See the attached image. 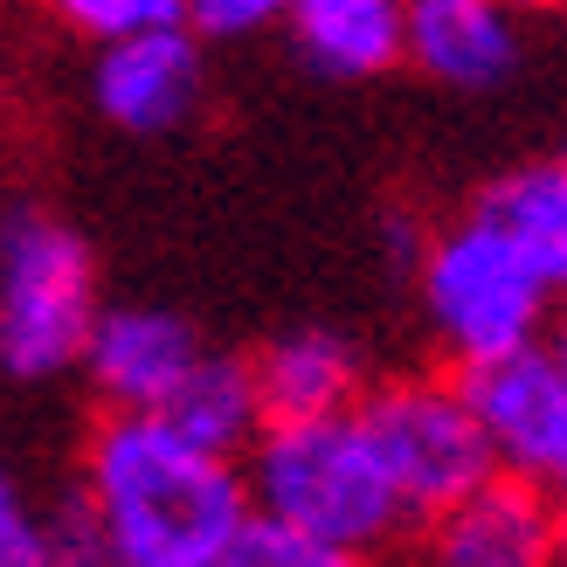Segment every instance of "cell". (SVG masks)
<instances>
[{"label": "cell", "instance_id": "cell-5", "mask_svg": "<svg viewBox=\"0 0 567 567\" xmlns=\"http://www.w3.org/2000/svg\"><path fill=\"white\" fill-rule=\"evenodd\" d=\"M360 436L388 471L394 498L409 505V519H443L450 505H464L477 485H492L498 464L485 450V430L464 402V381H381L360 394Z\"/></svg>", "mask_w": 567, "mask_h": 567}, {"label": "cell", "instance_id": "cell-17", "mask_svg": "<svg viewBox=\"0 0 567 567\" xmlns=\"http://www.w3.org/2000/svg\"><path fill=\"white\" fill-rule=\"evenodd\" d=\"M215 567H360V560L332 554V547H319V540H298L291 526H270V519L249 513V526L229 540V554H221Z\"/></svg>", "mask_w": 567, "mask_h": 567}, {"label": "cell", "instance_id": "cell-2", "mask_svg": "<svg viewBox=\"0 0 567 567\" xmlns=\"http://www.w3.org/2000/svg\"><path fill=\"white\" fill-rule=\"evenodd\" d=\"M243 492L257 519L291 526L298 540H319L347 560L394 547L409 526V505L394 498L353 415L264 422V436L243 457Z\"/></svg>", "mask_w": 567, "mask_h": 567}, {"label": "cell", "instance_id": "cell-1", "mask_svg": "<svg viewBox=\"0 0 567 567\" xmlns=\"http://www.w3.org/2000/svg\"><path fill=\"white\" fill-rule=\"evenodd\" d=\"M104 567H215L249 526L243 464L208 457L153 415H104L76 492Z\"/></svg>", "mask_w": 567, "mask_h": 567}, {"label": "cell", "instance_id": "cell-12", "mask_svg": "<svg viewBox=\"0 0 567 567\" xmlns=\"http://www.w3.org/2000/svg\"><path fill=\"white\" fill-rule=\"evenodd\" d=\"M284 42L319 83H374L402 63L394 0H298L284 8Z\"/></svg>", "mask_w": 567, "mask_h": 567}, {"label": "cell", "instance_id": "cell-4", "mask_svg": "<svg viewBox=\"0 0 567 567\" xmlns=\"http://www.w3.org/2000/svg\"><path fill=\"white\" fill-rule=\"evenodd\" d=\"M415 291H422V319H430L436 347L457 360L464 374L498 367L513 353H533L554 326L547 284L526 270V257L477 208L443 221L436 236H422Z\"/></svg>", "mask_w": 567, "mask_h": 567}, {"label": "cell", "instance_id": "cell-3", "mask_svg": "<svg viewBox=\"0 0 567 567\" xmlns=\"http://www.w3.org/2000/svg\"><path fill=\"white\" fill-rule=\"evenodd\" d=\"M104 319L97 249L49 202L0 208V374L21 388L63 381Z\"/></svg>", "mask_w": 567, "mask_h": 567}, {"label": "cell", "instance_id": "cell-10", "mask_svg": "<svg viewBox=\"0 0 567 567\" xmlns=\"http://www.w3.org/2000/svg\"><path fill=\"white\" fill-rule=\"evenodd\" d=\"M264 415L270 422H319V415H353L367 394V353L339 326H284L249 353Z\"/></svg>", "mask_w": 567, "mask_h": 567}, {"label": "cell", "instance_id": "cell-13", "mask_svg": "<svg viewBox=\"0 0 567 567\" xmlns=\"http://www.w3.org/2000/svg\"><path fill=\"white\" fill-rule=\"evenodd\" d=\"M471 208L526 257V270L547 284V298H567V153L505 166Z\"/></svg>", "mask_w": 567, "mask_h": 567}, {"label": "cell", "instance_id": "cell-18", "mask_svg": "<svg viewBox=\"0 0 567 567\" xmlns=\"http://www.w3.org/2000/svg\"><path fill=\"white\" fill-rule=\"evenodd\" d=\"M187 28L194 42H257L270 35V28H284V8L277 0H194L187 8Z\"/></svg>", "mask_w": 567, "mask_h": 567}, {"label": "cell", "instance_id": "cell-11", "mask_svg": "<svg viewBox=\"0 0 567 567\" xmlns=\"http://www.w3.org/2000/svg\"><path fill=\"white\" fill-rule=\"evenodd\" d=\"M430 567H554V498L492 477L430 519Z\"/></svg>", "mask_w": 567, "mask_h": 567}, {"label": "cell", "instance_id": "cell-7", "mask_svg": "<svg viewBox=\"0 0 567 567\" xmlns=\"http://www.w3.org/2000/svg\"><path fill=\"white\" fill-rule=\"evenodd\" d=\"M208 104V49L194 28H146L91 55V111L125 138H174Z\"/></svg>", "mask_w": 567, "mask_h": 567}, {"label": "cell", "instance_id": "cell-9", "mask_svg": "<svg viewBox=\"0 0 567 567\" xmlns=\"http://www.w3.org/2000/svg\"><path fill=\"white\" fill-rule=\"evenodd\" d=\"M402 63H415L436 91L498 97L526 70V28L498 0H415L402 8Z\"/></svg>", "mask_w": 567, "mask_h": 567}, {"label": "cell", "instance_id": "cell-20", "mask_svg": "<svg viewBox=\"0 0 567 567\" xmlns=\"http://www.w3.org/2000/svg\"><path fill=\"white\" fill-rule=\"evenodd\" d=\"M554 567H567V505H554Z\"/></svg>", "mask_w": 567, "mask_h": 567}, {"label": "cell", "instance_id": "cell-16", "mask_svg": "<svg viewBox=\"0 0 567 567\" xmlns=\"http://www.w3.org/2000/svg\"><path fill=\"white\" fill-rule=\"evenodd\" d=\"M55 21L76 28L83 42L111 49V42L146 35V28H174V21H187V8H181V0H63V8H55Z\"/></svg>", "mask_w": 567, "mask_h": 567}, {"label": "cell", "instance_id": "cell-21", "mask_svg": "<svg viewBox=\"0 0 567 567\" xmlns=\"http://www.w3.org/2000/svg\"><path fill=\"white\" fill-rule=\"evenodd\" d=\"M560 153H567V146H560Z\"/></svg>", "mask_w": 567, "mask_h": 567}, {"label": "cell", "instance_id": "cell-8", "mask_svg": "<svg viewBox=\"0 0 567 567\" xmlns=\"http://www.w3.org/2000/svg\"><path fill=\"white\" fill-rule=\"evenodd\" d=\"M202 353H208V339L187 311H174V305H104L76 374L97 388V402L111 415H159L187 388L194 367H202Z\"/></svg>", "mask_w": 567, "mask_h": 567}, {"label": "cell", "instance_id": "cell-19", "mask_svg": "<svg viewBox=\"0 0 567 567\" xmlns=\"http://www.w3.org/2000/svg\"><path fill=\"white\" fill-rule=\"evenodd\" d=\"M540 347L554 353V367H560V381H567V311H560V319L547 326V339H540Z\"/></svg>", "mask_w": 567, "mask_h": 567}, {"label": "cell", "instance_id": "cell-14", "mask_svg": "<svg viewBox=\"0 0 567 567\" xmlns=\"http://www.w3.org/2000/svg\"><path fill=\"white\" fill-rule=\"evenodd\" d=\"M153 422H166L174 436H187L194 450H208V457H249V443L264 436V394H257V374H249L243 353H221L208 347L202 367L187 374V388L166 402Z\"/></svg>", "mask_w": 567, "mask_h": 567}, {"label": "cell", "instance_id": "cell-15", "mask_svg": "<svg viewBox=\"0 0 567 567\" xmlns=\"http://www.w3.org/2000/svg\"><path fill=\"white\" fill-rule=\"evenodd\" d=\"M0 567H63L55 560V505L28 492L8 457H0Z\"/></svg>", "mask_w": 567, "mask_h": 567}, {"label": "cell", "instance_id": "cell-6", "mask_svg": "<svg viewBox=\"0 0 567 567\" xmlns=\"http://www.w3.org/2000/svg\"><path fill=\"white\" fill-rule=\"evenodd\" d=\"M464 402L485 430L498 477H519V485L567 505V381L554 353L533 347L498 367H477V374H464Z\"/></svg>", "mask_w": 567, "mask_h": 567}]
</instances>
